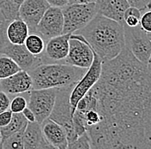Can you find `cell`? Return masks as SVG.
<instances>
[{
    "label": "cell",
    "instance_id": "6da1fadb",
    "mask_svg": "<svg viewBox=\"0 0 151 149\" xmlns=\"http://www.w3.org/2000/svg\"><path fill=\"white\" fill-rule=\"evenodd\" d=\"M78 105L101 117L86 131L92 149H151V74L126 47L102 61L99 81Z\"/></svg>",
    "mask_w": 151,
    "mask_h": 149
},
{
    "label": "cell",
    "instance_id": "7a4b0ae2",
    "mask_svg": "<svg viewBox=\"0 0 151 149\" xmlns=\"http://www.w3.org/2000/svg\"><path fill=\"white\" fill-rule=\"evenodd\" d=\"M75 34L83 35L102 61L114 58L125 46L123 24L99 14Z\"/></svg>",
    "mask_w": 151,
    "mask_h": 149
},
{
    "label": "cell",
    "instance_id": "3957f363",
    "mask_svg": "<svg viewBox=\"0 0 151 149\" xmlns=\"http://www.w3.org/2000/svg\"><path fill=\"white\" fill-rule=\"evenodd\" d=\"M87 69L62 64H41L30 70L33 82L32 89L61 88L75 85L85 74Z\"/></svg>",
    "mask_w": 151,
    "mask_h": 149
},
{
    "label": "cell",
    "instance_id": "277c9868",
    "mask_svg": "<svg viewBox=\"0 0 151 149\" xmlns=\"http://www.w3.org/2000/svg\"><path fill=\"white\" fill-rule=\"evenodd\" d=\"M73 87L74 85H71L58 89L54 106L49 116L50 119L64 128L67 135L68 144L77 139L73 129L71 106L70 103V95Z\"/></svg>",
    "mask_w": 151,
    "mask_h": 149
},
{
    "label": "cell",
    "instance_id": "5b68a950",
    "mask_svg": "<svg viewBox=\"0 0 151 149\" xmlns=\"http://www.w3.org/2000/svg\"><path fill=\"white\" fill-rule=\"evenodd\" d=\"M63 34H75L83 28L97 15L95 3L72 4L62 8Z\"/></svg>",
    "mask_w": 151,
    "mask_h": 149
},
{
    "label": "cell",
    "instance_id": "8992f818",
    "mask_svg": "<svg viewBox=\"0 0 151 149\" xmlns=\"http://www.w3.org/2000/svg\"><path fill=\"white\" fill-rule=\"evenodd\" d=\"M124 26V44L138 61L147 64L151 55V41L147 32L141 28L140 24L137 27Z\"/></svg>",
    "mask_w": 151,
    "mask_h": 149
},
{
    "label": "cell",
    "instance_id": "52a82bcc",
    "mask_svg": "<svg viewBox=\"0 0 151 149\" xmlns=\"http://www.w3.org/2000/svg\"><path fill=\"white\" fill-rule=\"evenodd\" d=\"M94 59L89 66L88 69H87L83 76L74 85L71 93L70 95V103L71 106V115L73 117V114L76 111L77 103L79 102L85 95L88 93L96 83L101 74V68H102V60L100 57L98 56L94 51Z\"/></svg>",
    "mask_w": 151,
    "mask_h": 149
},
{
    "label": "cell",
    "instance_id": "ba28073f",
    "mask_svg": "<svg viewBox=\"0 0 151 149\" xmlns=\"http://www.w3.org/2000/svg\"><path fill=\"white\" fill-rule=\"evenodd\" d=\"M58 88L32 89L26 93L28 107L34 112L38 123L49 117L53 109Z\"/></svg>",
    "mask_w": 151,
    "mask_h": 149
},
{
    "label": "cell",
    "instance_id": "9c48e42d",
    "mask_svg": "<svg viewBox=\"0 0 151 149\" xmlns=\"http://www.w3.org/2000/svg\"><path fill=\"white\" fill-rule=\"evenodd\" d=\"M93 59V49L84 37L79 34H71L69 40V52L64 64L82 69H88Z\"/></svg>",
    "mask_w": 151,
    "mask_h": 149
},
{
    "label": "cell",
    "instance_id": "30bf717a",
    "mask_svg": "<svg viewBox=\"0 0 151 149\" xmlns=\"http://www.w3.org/2000/svg\"><path fill=\"white\" fill-rule=\"evenodd\" d=\"M64 17L62 9L49 7L38 23L35 33L47 41L53 37L63 34Z\"/></svg>",
    "mask_w": 151,
    "mask_h": 149
},
{
    "label": "cell",
    "instance_id": "8fae6325",
    "mask_svg": "<svg viewBox=\"0 0 151 149\" xmlns=\"http://www.w3.org/2000/svg\"><path fill=\"white\" fill-rule=\"evenodd\" d=\"M71 34H63L46 41L44 52L40 57L43 64L62 63L69 52V40Z\"/></svg>",
    "mask_w": 151,
    "mask_h": 149
},
{
    "label": "cell",
    "instance_id": "7c38bea8",
    "mask_svg": "<svg viewBox=\"0 0 151 149\" xmlns=\"http://www.w3.org/2000/svg\"><path fill=\"white\" fill-rule=\"evenodd\" d=\"M49 7L47 0H25L19 8V18L27 24L29 32L35 33L38 23Z\"/></svg>",
    "mask_w": 151,
    "mask_h": 149
},
{
    "label": "cell",
    "instance_id": "4fadbf2b",
    "mask_svg": "<svg viewBox=\"0 0 151 149\" xmlns=\"http://www.w3.org/2000/svg\"><path fill=\"white\" fill-rule=\"evenodd\" d=\"M3 54L7 55L13 59L18 66L27 72L34 69L40 64H43L40 56H35L30 53L23 45H14L9 43L3 52Z\"/></svg>",
    "mask_w": 151,
    "mask_h": 149
},
{
    "label": "cell",
    "instance_id": "5bb4252c",
    "mask_svg": "<svg viewBox=\"0 0 151 149\" xmlns=\"http://www.w3.org/2000/svg\"><path fill=\"white\" fill-rule=\"evenodd\" d=\"M33 82L28 72L20 70L7 78L0 80V90L8 95H17L32 90Z\"/></svg>",
    "mask_w": 151,
    "mask_h": 149
},
{
    "label": "cell",
    "instance_id": "9a60e30c",
    "mask_svg": "<svg viewBox=\"0 0 151 149\" xmlns=\"http://www.w3.org/2000/svg\"><path fill=\"white\" fill-rule=\"evenodd\" d=\"M127 0H96L97 14L124 24V13L129 7Z\"/></svg>",
    "mask_w": 151,
    "mask_h": 149
},
{
    "label": "cell",
    "instance_id": "2e32d148",
    "mask_svg": "<svg viewBox=\"0 0 151 149\" xmlns=\"http://www.w3.org/2000/svg\"><path fill=\"white\" fill-rule=\"evenodd\" d=\"M40 127L44 138L48 143L58 149L67 148V135L62 126L48 117L40 123Z\"/></svg>",
    "mask_w": 151,
    "mask_h": 149
},
{
    "label": "cell",
    "instance_id": "e0dca14e",
    "mask_svg": "<svg viewBox=\"0 0 151 149\" xmlns=\"http://www.w3.org/2000/svg\"><path fill=\"white\" fill-rule=\"evenodd\" d=\"M46 141L40 124L37 122H28L23 133L24 149H40Z\"/></svg>",
    "mask_w": 151,
    "mask_h": 149
},
{
    "label": "cell",
    "instance_id": "ac0fdd59",
    "mask_svg": "<svg viewBox=\"0 0 151 149\" xmlns=\"http://www.w3.org/2000/svg\"><path fill=\"white\" fill-rule=\"evenodd\" d=\"M6 33L9 43L14 45H23L26 38L29 34V29L27 24L18 17L9 21Z\"/></svg>",
    "mask_w": 151,
    "mask_h": 149
},
{
    "label": "cell",
    "instance_id": "d6986e66",
    "mask_svg": "<svg viewBox=\"0 0 151 149\" xmlns=\"http://www.w3.org/2000/svg\"><path fill=\"white\" fill-rule=\"evenodd\" d=\"M28 122L24 117L22 113H13L11 120L9 123L4 126L0 128V134H1V138L2 140H4L5 138L10 136L11 135L22 130L26 129L27 124Z\"/></svg>",
    "mask_w": 151,
    "mask_h": 149
},
{
    "label": "cell",
    "instance_id": "ffe728a7",
    "mask_svg": "<svg viewBox=\"0 0 151 149\" xmlns=\"http://www.w3.org/2000/svg\"><path fill=\"white\" fill-rule=\"evenodd\" d=\"M24 46L30 53L35 56H40L44 52L46 41L37 33H31L26 38Z\"/></svg>",
    "mask_w": 151,
    "mask_h": 149
},
{
    "label": "cell",
    "instance_id": "44dd1931",
    "mask_svg": "<svg viewBox=\"0 0 151 149\" xmlns=\"http://www.w3.org/2000/svg\"><path fill=\"white\" fill-rule=\"evenodd\" d=\"M20 70L22 69L13 59L4 54L0 55V80L7 78Z\"/></svg>",
    "mask_w": 151,
    "mask_h": 149
},
{
    "label": "cell",
    "instance_id": "7402d4cb",
    "mask_svg": "<svg viewBox=\"0 0 151 149\" xmlns=\"http://www.w3.org/2000/svg\"><path fill=\"white\" fill-rule=\"evenodd\" d=\"M19 8L13 0H0V10L5 20L12 21L19 17Z\"/></svg>",
    "mask_w": 151,
    "mask_h": 149
},
{
    "label": "cell",
    "instance_id": "603a6c76",
    "mask_svg": "<svg viewBox=\"0 0 151 149\" xmlns=\"http://www.w3.org/2000/svg\"><path fill=\"white\" fill-rule=\"evenodd\" d=\"M24 130L17 132L3 140L2 146L3 149H24L23 146V133Z\"/></svg>",
    "mask_w": 151,
    "mask_h": 149
},
{
    "label": "cell",
    "instance_id": "cb8c5ba5",
    "mask_svg": "<svg viewBox=\"0 0 151 149\" xmlns=\"http://www.w3.org/2000/svg\"><path fill=\"white\" fill-rule=\"evenodd\" d=\"M142 11L137 8L129 6L124 13V24L128 27H137L140 23Z\"/></svg>",
    "mask_w": 151,
    "mask_h": 149
},
{
    "label": "cell",
    "instance_id": "d4e9b609",
    "mask_svg": "<svg viewBox=\"0 0 151 149\" xmlns=\"http://www.w3.org/2000/svg\"><path fill=\"white\" fill-rule=\"evenodd\" d=\"M27 106L28 100L25 93L15 95L12 100H10L9 110L13 113H21Z\"/></svg>",
    "mask_w": 151,
    "mask_h": 149
},
{
    "label": "cell",
    "instance_id": "484cf974",
    "mask_svg": "<svg viewBox=\"0 0 151 149\" xmlns=\"http://www.w3.org/2000/svg\"><path fill=\"white\" fill-rule=\"evenodd\" d=\"M66 149H92L90 140L87 132L78 137L75 141L69 143Z\"/></svg>",
    "mask_w": 151,
    "mask_h": 149
},
{
    "label": "cell",
    "instance_id": "4316f807",
    "mask_svg": "<svg viewBox=\"0 0 151 149\" xmlns=\"http://www.w3.org/2000/svg\"><path fill=\"white\" fill-rule=\"evenodd\" d=\"M9 22V21L8 20L0 21V55L3 54L4 50L9 44V39L7 37V33H6Z\"/></svg>",
    "mask_w": 151,
    "mask_h": 149
},
{
    "label": "cell",
    "instance_id": "83f0119b",
    "mask_svg": "<svg viewBox=\"0 0 151 149\" xmlns=\"http://www.w3.org/2000/svg\"><path fill=\"white\" fill-rule=\"evenodd\" d=\"M140 26L147 33H151V9L142 11L140 18Z\"/></svg>",
    "mask_w": 151,
    "mask_h": 149
},
{
    "label": "cell",
    "instance_id": "f1b7e54d",
    "mask_svg": "<svg viewBox=\"0 0 151 149\" xmlns=\"http://www.w3.org/2000/svg\"><path fill=\"white\" fill-rule=\"evenodd\" d=\"M10 97L7 93L0 90V113L9 109Z\"/></svg>",
    "mask_w": 151,
    "mask_h": 149
},
{
    "label": "cell",
    "instance_id": "f546056e",
    "mask_svg": "<svg viewBox=\"0 0 151 149\" xmlns=\"http://www.w3.org/2000/svg\"><path fill=\"white\" fill-rule=\"evenodd\" d=\"M150 0H127L130 6L137 8L141 11L146 10L148 8V4Z\"/></svg>",
    "mask_w": 151,
    "mask_h": 149
},
{
    "label": "cell",
    "instance_id": "4dcf8cb0",
    "mask_svg": "<svg viewBox=\"0 0 151 149\" xmlns=\"http://www.w3.org/2000/svg\"><path fill=\"white\" fill-rule=\"evenodd\" d=\"M12 114H13V112H11L9 109L0 113V128L4 127L9 123L11 120Z\"/></svg>",
    "mask_w": 151,
    "mask_h": 149
},
{
    "label": "cell",
    "instance_id": "1f68e13d",
    "mask_svg": "<svg viewBox=\"0 0 151 149\" xmlns=\"http://www.w3.org/2000/svg\"><path fill=\"white\" fill-rule=\"evenodd\" d=\"M51 7H56V8H64L69 4V0H47Z\"/></svg>",
    "mask_w": 151,
    "mask_h": 149
},
{
    "label": "cell",
    "instance_id": "d6a6232c",
    "mask_svg": "<svg viewBox=\"0 0 151 149\" xmlns=\"http://www.w3.org/2000/svg\"><path fill=\"white\" fill-rule=\"evenodd\" d=\"M22 115L24 116V117L27 119V121L28 122H36V119H35V116L34 114V112H32L28 106L22 111Z\"/></svg>",
    "mask_w": 151,
    "mask_h": 149
},
{
    "label": "cell",
    "instance_id": "836d02e7",
    "mask_svg": "<svg viewBox=\"0 0 151 149\" xmlns=\"http://www.w3.org/2000/svg\"><path fill=\"white\" fill-rule=\"evenodd\" d=\"M96 0H69L68 4H92L95 3Z\"/></svg>",
    "mask_w": 151,
    "mask_h": 149
},
{
    "label": "cell",
    "instance_id": "e575fe53",
    "mask_svg": "<svg viewBox=\"0 0 151 149\" xmlns=\"http://www.w3.org/2000/svg\"><path fill=\"white\" fill-rule=\"evenodd\" d=\"M40 149H58V148H57L56 147H54V146L51 145L50 143H48L47 141H46V142L43 144V146L40 148Z\"/></svg>",
    "mask_w": 151,
    "mask_h": 149
},
{
    "label": "cell",
    "instance_id": "d590c367",
    "mask_svg": "<svg viewBox=\"0 0 151 149\" xmlns=\"http://www.w3.org/2000/svg\"><path fill=\"white\" fill-rule=\"evenodd\" d=\"M147 69H148V70H149V72L151 74V55L150 57V59H149V61H148V63H147Z\"/></svg>",
    "mask_w": 151,
    "mask_h": 149
},
{
    "label": "cell",
    "instance_id": "8d00e7d4",
    "mask_svg": "<svg viewBox=\"0 0 151 149\" xmlns=\"http://www.w3.org/2000/svg\"><path fill=\"white\" fill-rule=\"evenodd\" d=\"M13 1H14V3H15V4H17L18 6H21V4H22L25 0H13Z\"/></svg>",
    "mask_w": 151,
    "mask_h": 149
},
{
    "label": "cell",
    "instance_id": "74e56055",
    "mask_svg": "<svg viewBox=\"0 0 151 149\" xmlns=\"http://www.w3.org/2000/svg\"><path fill=\"white\" fill-rule=\"evenodd\" d=\"M5 21V19H4V16H3V14L0 10V21Z\"/></svg>",
    "mask_w": 151,
    "mask_h": 149
},
{
    "label": "cell",
    "instance_id": "f35d334b",
    "mask_svg": "<svg viewBox=\"0 0 151 149\" xmlns=\"http://www.w3.org/2000/svg\"><path fill=\"white\" fill-rule=\"evenodd\" d=\"M151 9V0H150L149 1V4H148V8H147V9Z\"/></svg>",
    "mask_w": 151,
    "mask_h": 149
},
{
    "label": "cell",
    "instance_id": "ab89813d",
    "mask_svg": "<svg viewBox=\"0 0 151 149\" xmlns=\"http://www.w3.org/2000/svg\"><path fill=\"white\" fill-rule=\"evenodd\" d=\"M148 34H149V37H150V39L151 41V33H148Z\"/></svg>",
    "mask_w": 151,
    "mask_h": 149
},
{
    "label": "cell",
    "instance_id": "60d3db41",
    "mask_svg": "<svg viewBox=\"0 0 151 149\" xmlns=\"http://www.w3.org/2000/svg\"><path fill=\"white\" fill-rule=\"evenodd\" d=\"M0 149H3V146H2V142H0Z\"/></svg>",
    "mask_w": 151,
    "mask_h": 149
},
{
    "label": "cell",
    "instance_id": "b9f144b4",
    "mask_svg": "<svg viewBox=\"0 0 151 149\" xmlns=\"http://www.w3.org/2000/svg\"><path fill=\"white\" fill-rule=\"evenodd\" d=\"M2 141V138H1V134H0V142Z\"/></svg>",
    "mask_w": 151,
    "mask_h": 149
}]
</instances>
